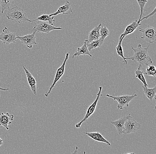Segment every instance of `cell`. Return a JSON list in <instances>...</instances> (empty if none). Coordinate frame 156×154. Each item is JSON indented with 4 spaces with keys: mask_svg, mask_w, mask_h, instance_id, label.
Returning <instances> with one entry per match:
<instances>
[{
    "mask_svg": "<svg viewBox=\"0 0 156 154\" xmlns=\"http://www.w3.org/2000/svg\"><path fill=\"white\" fill-rule=\"evenodd\" d=\"M133 51V55L130 57H126V60H131L138 64V68L146 67L153 63L151 57L148 53L149 45L147 47L143 48L141 44H138L136 48L131 47Z\"/></svg>",
    "mask_w": 156,
    "mask_h": 154,
    "instance_id": "6da1fadb",
    "label": "cell"
},
{
    "mask_svg": "<svg viewBox=\"0 0 156 154\" xmlns=\"http://www.w3.org/2000/svg\"><path fill=\"white\" fill-rule=\"evenodd\" d=\"M6 17L8 20L14 21L19 23H23L29 21L30 22H35L36 20H31L27 17V14L22 9L19 7H13L12 8L8 9Z\"/></svg>",
    "mask_w": 156,
    "mask_h": 154,
    "instance_id": "7a4b0ae2",
    "label": "cell"
},
{
    "mask_svg": "<svg viewBox=\"0 0 156 154\" xmlns=\"http://www.w3.org/2000/svg\"><path fill=\"white\" fill-rule=\"evenodd\" d=\"M140 32L142 33L141 38L150 44H153L156 41V29L149 25H146L144 28H139Z\"/></svg>",
    "mask_w": 156,
    "mask_h": 154,
    "instance_id": "3957f363",
    "label": "cell"
},
{
    "mask_svg": "<svg viewBox=\"0 0 156 154\" xmlns=\"http://www.w3.org/2000/svg\"><path fill=\"white\" fill-rule=\"evenodd\" d=\"M61 27H57L53 25H51L47 22V21L38 20L36 25L33 29V31H35L36 33H42V34H49L50 32L55 30H62Z\"/></svg>",
    "mask_w": 156,
    "mask_h": 154,
    "instance_id": "277c9868",
    "label": "cell"
},
{
    "mask_svg": "<svg viewBox=\"0 0 156 154\" xmlns=\"http://www.w3.org/2000/svg\"><path fill=\"white\" fill-rule=\"evenodd\" d=\"M106 96L110 98H112L114 100H116L118 102V109H122L124 107H128L129 102L134 99L135 97L137 96L136 93H134L132 95H119L115 96L111 95L109 94L106 95Z\"/></svg>",
    "mask_w": 156,
    "mask_h": 154,
    "instance_id": "5b68a950",
    "label": "cell"
},
{
    "mask_svg": "<svg viewBox=\"0 0 156 154\" xmlns=\"http://www.w3.org/2000/svg\"><path fill=\"white\" fill-rule=\"evenodd\" d=\"M102 90V87L101 86H98V92L96 99L94 101L93 103H92V104L88 108L86 113L84 117L82 120L80 121V122H78V123L76 124V125H75V127H76V128H80L83 123L85 122L94 113V111H95V109H96L98 102L99 99H100V96L102 95H101Z\"/></svg>",
    "mask_w": 156,
    "mask_h": 154,
    "instance_id": "8992f818",
    "label": "cell"
},
{
    "mask_svg": "<svg viewBox=\"0 0 156 154\" xmlns=\"http://www.w3.org/2000/svg\"><path fill=\"white\" fill-rule=\"evenodd\" d=\"M69 55H70V52H67L66 53L65 59H64L63 64L57 69V71H56V74H55V77L54 79L52 84L51 85L50 87L49 88L48 91L44 94L45 96L46 97H48L50 93L51 92V90L54 88L55 86V85L57 82L60 80L61 77L63 76V74H64L65 69V65H66V62L69 58Z\"/></svg>",
    "mask_w": 156,
    "mask_h": 154,
    "instance_id": "52a82bcc",
    "label": "cell"
},
{
    "mask_svg": "<svg viewBox=\"0 0 156 154\" xmlns=\"http://www.w3.org/2000/svg\"><path fill=\"white\" fill-rule=\"evenodd\" d=\"M141 124L132 118V117L129 118L126 121L124 124L123 133L124 134H129L136 132L141 128Z\"/></svg>",
    "mask_w": 156,
    "mask_h": 154,
    "instance_id": "ba28073f",
    "label": "cell"
},
{
    "mask_svg": "<svg viewBox=\"0 0 156 154\" xmlns=\"http://www.w3.org/2000/svg\"><path fill=\"white\" fill-rule=\"evenodd\" d=\"M16 37V33H12L7 27H5L2 32L0 34V41H2L4 44L9 45L11 43H15Z\"/></svg>",
    "mask_w": 156,
    "mask_h": 154,
    "instance_id": "9c48e42d",
    "label": "cell"
},
{
    "mask_svg": "<svg viewBox=\"0 0 156 154\" xmlns=\"http://www.w3.org/2000/svg\"><path fill=\"white\" fill-rule=\"evenodd\" d=\"M36 34V32L35 31H33L32 34H28L23 36H20L18 35L16 36V39L20 40L21 43L25 45L28 48L31 49L33 48V45L37 44L36 41L37 38Z\"/></svg>",
    "mask_w": 156,
    "mask_h": 154,
    "instance_id": "30bf717a",
    "label": "cell"
},
{
    "mask_svg": "<svg viewBox=\"0 0 156 154\" xmlns=\"http://www.w3.org/2000/svg\"><path fill=\"white\" fill-rule=\"evenodd\" d=\"M131 117V115L129 114L128 116H125L122 117L119 119L116 120L115 121H112L110 122L112 125L115 127L116 128L117 132L118 134L121 135L122 133H123L124 128V124L125 123L126 121V120L129 118Z\"/></svg>",
    "mask_w": 156,
    "mask_h": 154,
    "instance_id": "8fae6325",
    "label": "cell"
},
{
    "mask_svg": "<svg viewBox=\"0 0 156 154\" xmlns=\"http://www.w3.org/2000/svg\"><path fill=\"white\" fill-rule=\"evenodd\" d=\"M71 4L68 1H66L63 5L58 7V9L54 13L49 14L50 16H56L59 14H71L73 13Z\"/></svg>",
    "mask_w": 156,
    "mask_h": 154,
    "instance_id": "7c38bea8",
    "label": "cell"
},
{
    "mask_svg": "<svg viewBox=\"0 0 156 154\" xmlns=\"http://www.w3.org/2000/svg\"><path fill=\"white\" fill-rule=\"evenodd\" d=\"M14 116L10 115L9 113H0V125L4 127L7 130L9 129V125L12 124V121L13 120Z\"/></svg>",
    "mask_w": 156,
    "mask_h": 154,
    "instance_id": "4fadbf2b",
    "label": "cell"
},
{
    "mask_svg": "<svg viewBox=\"0 0 156 154\" xmlns=\"http://www.w3.org/2000/svg\"><path fill=\"white\" fill-rule=\"evenodd\" d=\"M23 68L25 72V74H26L27 81H28V83L30 86V89H31L35 95H37V81H36V80L34 78V76L32 75L31 73L25 68L24 65H23Z\"/></svg>",
    "mask_w": 156,
    "mask_h": 154,
    "instance_id": "5bb4252c",
    "label": "cell"
},
{
    "mask_svg": "<svg viewBox=\"0 0 156 154\" xmlns=\"http://www.w3.org/2000/svg\"><path fill=\"white\" fill-rule=\"evenodd\" d=\"M83 133L87 134L89 137L91 138V139L95 140V141L105 143V144H107V145L109 146H111V143L107 139H105L104 136L100 134L98 131L92 132H83Z\"/></svg>",
    "mask_w": 156,
    "mask_h": 154,
    "instance_id": "9a60e30c",
    "label": "cell"
},
{
    "mask_svg": "<svg viewBox=\"0 0 156 154\" xmlns=\"http://www.w3.org/2000/svg\"><path fill=\"white\" fill-rule=\"evenodd\" d=\"M101 24H99L97 26H95L94 28L90 31L88 34V39L87 40L88 42H90L94 40H96L100 38V27Z\"/></svg>",
    "mask_w": 156,
    "mask_h": 154,
    "instance_id": "2e32d148",
    "label": "cell"
},
{
    "mask_svg": "<svg viewBox=\"0 0 156 154\" xmlns=\"http://www.w3.org/2000/svg\"><path fill=\"white\" fill-rule=\"evenodd\" d=\"M126 36H125L123 34H122L120 36L119 38V42L118 44L117 45L116 47V49L117 53L119 56H120L122 58L123 61L122 62H124V65H126L127 64V61L126 59V57H125L123 53V50L122 47V41L125 38Z\"/></svg>",
    "mask_w": 156,
    "mask_h": 154,
    "instance_id": "e0dca14e",
    "label": "cell"
},
{
    "mask_svg": "<svg viewBox=\"0 0 156 154\" xmlns=\"http://www.w3.org/2000/svg\"><path fill=\"white\" fill-rule=\"evenodd\" d=\"M81 55H88L89 56L92 57V56L91 55L88 49L87 46L86 42L85 41L83 46L81 47H78L75 53L73 54V58L75 56H77V58L80 56Z\"/></svg>",
    "mask_w": 156,
    "mask_h": 154,
    "instance_id": "ac0fdd59",
    "label": "cell"
},
{
    "mask_svg": "<svg viewBox=\"0 0 156 154\" xmlns=\"http://www.w3.org/2000/svg\"><path fill=\"white\" fill-rule=\"evenodd\" d=\"M142 88L145 95L148 99H150V101H153L154 98L156 99V86L153 88H148L147 87L143 86Z\"/></svg>",
    "mask_w": 156,
    "mask_h": 154,
    "instance_id": "d6986e66",
    "label": "cell"
},
{
    "mask_svg": "<svg viewBox=\"0 0 156 154\" xmlns=\"http://www.w3.org/2000/svg\"><path fill=\"white\" fill-rule=\"evenodd\" d=\"M140 25H141V24L138 22V20H136L135 21H133V22H132L131 24L127 26L125 30L122 34H123L125 36H126L127 35L132 34Z\"/></svg>",
    "mask_w": 156,
    "mask_h": 154,
    "instance_id": "ffe728a7",
    "label": "cell"
},
{
    "mask_svg": "<svg viewBox=\"0 0 156 154\" xmlns=\"http://www.w3.org/2000/svg\"><path fill=\"white\" fill-rule=\"evenodd\" d=\"M85 41L86 42L87 46L88 49L89 51H90L94 49V48H97L101 47L102 45H103V42H104V41L101 39V38L94 40V41H93L90 42H88L87 40H86Z\"/></svg>",
    "mask_w": 156,
    "mask_h": 154,
    "instance_id": "44dd1931",
    "label": "cell"
},
{
    "mask_svg": "<svg viewBox=\"0 0 156 154\" xmlns=\"http://www.w3.org/2000/svg\"><path fill=\"white\" fill-rule=\"evenodd\" d=\"M14 4V0H0L1 7V13L2 14L6 10H8L11 5Z\"/></svg>",
    "mask_w": 156,
    "mask_h": 154,
    "instance_id": "7402d4cb",
    "label": "cell"
},
{
    "mask_svg": "<svg viewBox=\"0 0 156 154\" xmlns=\"http://www.w3.org/2000/svg\"><path fill=\"white\" fill-rule=\"evenodd\" d=\"M135 77L140 80L141 82L143 83L145 87H148L147 82H146V79L144 76V72L141 71V69L137 68V70H135Z\"/></svg>",
    "mask_w": 156,
    "mask_h": 154,
    "instance_id": "603a6c76",
    "label": "cell"
},
{
    "mask_svg": "<svg viewBox=\"0 0 156 154\" xmlns=\"http://www.w3.org/2000/svg\"><path fill=\"white\" fill-rule=\"evenodd\" d=\"M54 17L53 16H50L47 14H42L38 16L36 20H41V21H48L50 24L53 25V22H55Z\"/></svg>",
    "mask_w": 156,
    "mask_h": 154,
    "instance_id": "cb8c5ba5",
    "label": "cell"
},
{
    "mask_svg": "<svg viewBox=\"0 0 156 154\" xmlns=\"http://www.w3.org/2000/svg\"><path fill=\"white\" fill-rule=\"evenodd\" d=\"M144 74H146L149 76L155 77L156 70L155 66L150 65L146 67V71L144 73Z\"/></svg>",
    "mask_w": 156,
    "mask_h": 154,
    "instance_id": "d4e9b609",
    "label": "cell"
},
{
    "mask_svg": "<svg viewBox=\"0 0 156 154\" xmlns=\"http://www.w3.org/2000/svg\"><path fill=\"white\" fill-rule=\"evenodd\" d=\"M99 33H100V38L103 41H104L106 37H107L110 34V32L107 27L106 26H102V25L100 27Z\"/></svg>",
    "mask_w": 156,
    "mask_h": 154,
    "instance_id": "484cf974",
    "label": "cell"
},
{
    "mask_svg": "<svg viewBox=\"0 0 156 154\" xmlns=\"http://www.w3.org/2000/svg\"><path fill=\"white\" fill-rule=\"evenodd\" d=\"M136 1L138 3L139 7H140V11H141V14H140V17H139L138 22L139 23H141L140 20H141V17H142V14H143L144 7L146 5V3L148 2V0H136Z\"/></svg>",
    "mask_w": 156,
    "mask_h": 154,
    "instance_id": "4316f807",
    "label": "cell"
},
{
    "mask_svg": "<svg viewBox=\"0 0 156 154\" xmlns=\"http://www.w3.org/2000/svg\"><path fill=\"white\" fill-rule=\"evenodd\" d=\"M156 15V7L154 9V10L153 11L151 12V13L148 14V15L146 16L145 17H143V18H141V20H140V22H141L142 20H144V19H148L149 17H151V16H152L153 15Z\"/></svg>",
    "mask_w": 156,
    "mask_h": 154,
    "instance_id": "83f0119b",
    "label": "cell"
},
{
    "mask_svg": "<svg viewBox=\"0 0 156 154\" xmlns=\"http://www.w3.org/2000/svg\"><path fill=\"white\" fill-rule=\"evenodd\" d=\"M9 90V88H3L2 87L0 86V90L2 91H8Z\"/></svg>",
    "mask_w": 156,
    "mask_h": 154,
    "instance_id": "f1b7e54d",
    "label": "cell"
},
{
    "mask_svg": "<svg viewBox=\"0 0 156 154\" xmlns=\"http://www.w3.org/2000/svg\"><path fill=\"white\" fill-rule=\"evenodd\" d=\"M3 144V140L0 138V147Z\"/></svg>",
    "mask_w": 156,
    "mask_h": 154,
    "instance_id": "f546056e",
    "label": "cell"
}]
</instances>
